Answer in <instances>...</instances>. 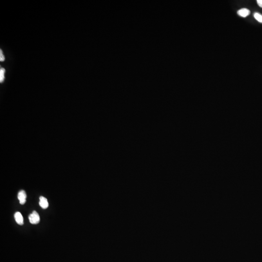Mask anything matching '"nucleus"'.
Segmentation results:
<instances>
[{
	"instance_id": "f257e3e1",
	"label": "nucleus",
	"mask_w": 262,
	"mask_h": 262,
	"mask_svg": "<svg viewBox=\"0 0 262 262\" xmlns=\"http://www.w3.org/2000/svg\"><path fill=\"white\" fill-rule=\"evenodd\" d=\"M29 220L31 224H37L40 222V217L37 212L33 211V213L29 216Z\"/></svg>"
},
{
	"instance_id": "f03ea898",
	"label": "nucleus",
	"mask_w": 262,
	"mask_h": 262,
	"mask_svg": "<svg viewBox=\"0 0 262 262\" xmlns=\"http://www.w3.org/2000/svg\"><path fill=\"white\" fill-rule=\"evenodd\" d=\"M18 199L20 200V203L21 205H23L26 202V194L24 190L20 191L18 195Z\"/></svg>"
},
{
	"instance_id": "7ed1b4c3",
	"label": "nucleus",
	"mask_w": 262,
	"mask_h": 262,
	"mask_svg": "<svg viewBox=\"0 0 262 262\" xmlns=\"http://www.w3.org/2000/svg\"><path fill=\"white\" fill-rule=\"evenodd\" d=\"M39 205L42 208L45 209L47 208L49 206V204L48 202L47 199L45 197L41 196L39 198Z\"/></svg>"
},
{
	"instance_id": "20e7f679",
	"label": "nucleus",
	"mask_w": 262,
	"mask_h": 262,
	"mask_svg": "<svg viewBox=\"0 0 262 262\" xmlns=\"http://www.w3.org/2000/svg\"><path fill=\"white\" fill-rule=\"evenodd\" d=\"M15 220L17 223L20 225H23V216L20 212H17L14 215Z\"/></svg>"
},
{
	"instance_id": "39448f33",
	"label": "nucleus",
	"mask_w": 262,
	"mask_h": 262,
	"mask_svg": "<svg viewBox=\"0 0 262 262\" xmlns=\"http://www.w3.org/2000/svg\"><path fill=\"white\" fill-rule=\"evenodd\" d=\"M250 13H251L250 11L247 8H243V9L238 10L237 11L238 15L243 18H246L250 14Z\"/></svg>"
},
{
	"instance_id": "423d86ee",
	"label": "nucleus",
	"mask_w": 262,
	"mask_h": 262,
	"mask_svg": "<svg viewBox=\"0 0 262 262\" xmlns=\"http://www.w3.org/2000/svg\"><path fill=\"white\" fill-rule=\"evenodd\" d=\"M254 17L257 21L259 23H262V15L258 13H255L254 14Z\"/></svg>"
},
{
	"instance_id": "0eeeda50",
	"label": "nucleus",
	"mask_w": 262,
	"mask_h": 262,
	"mask_svg": "<svg viewBox=\"0 0 262 262\" xmlns=\"http://www.w3.org/2000/svg\"><path fill=\"white\" fill-rule=\"evenodd\" d=\"M5 70L3 68H1L0 70V82H2L4 80V74L5 73Z\"/></svg>"
},
{
	"instance_id": "6e6552de",
	"label": "nucleus",
	"mask_w": 262,
	"mask_h": 262,
	"mask_svg": "<svg viewBox=\"0 0 262 262\" xmlns=\"http://www.w3.org/2000/svg\"><path fill=\"white\" fill-rule=\"evenodd\" d=\"M5 56L3 54V52H2V50H0V60L1 61H3L5 60Z\"/></svg>"
},
{
	"instance_id": "1a4fd4ad",
	"label": "nucleus",
	"mask_w": 262,
	"mask_h": 262,
	"mask_svg": "<svg viewBox=\"0 0 262 262\" xmlns=\"http://www.w3.org/2000/svg\"><path fill=\"white\" fill-rule=\"evenodd\" d=\"M257 2L259 7L262 8V0H257Z\"/></svg>"
}]
</instances>
